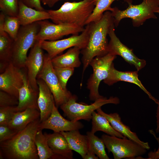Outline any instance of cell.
I'll return each mask as SVG.
<instances>
[{"label":"cell","instance_id":"cell-6","mask_svg":"<svg viewBox=\"0 0 159 159\" xmlns=\"http://www.w3.org/2000/svg\"><path fill=\"white\" fill-rule=\"evenodd\" d=\"M77 99V96L72 95L66 102L60 106L64 115L73 121L81 120L89 121L93 112L103 105L108 104H117L120 102L117 97L113 96L108 99L103 97L89 105L78 103L76 102Z\"/></svg>","mask_w":159,"mask_h":159},{"label":"cell","instance_id":"cell-13","mask_svg":"<svg viewBox=\"0 0 159 159\" xmlns=\"http://www.w3.org/2000/svg\"><path fill=\"white\" fill-rule=\"evenodd\" d=\"M115 27L114 24L111 26L108 33L110 40L108 44V53L115 56L118 55L121 56L126 61L134 65L138 71L140 70L146 65V61L138 58L133 53L132 49L121 42L115 34Z\"/></svg>","mask_w":159,"mask_h":159},{"label":"cell","instance_id":"cell-40","mask_svg":"<svg viewBox=\"0 0 159 159\" xmlns=\"http://www.w3.org/2000/svg\"><path fill=\"white\" fill-rule=\"evenodd\" d=\"M156 114L157 127L155 130V132L156 133H159V104L158 105Z\"/></svg>","mask_w":159,"mask_h":159},{"label":"cell","instance_id":"cell-37","mask_svg":"<svg viewBox=\"0 0 159 159\" xmlns=\"http://www.w3.org/2000/svg\"><path fill=\"white\" fill-rule=\"evenodd\" d=\"M149 132L152 134L157 141L158 147L157 150L155 149L154 151H150L148 154V159H159V137H157L155 132L152 130H149Z\"/></svg>","mask_w":159,"mask_h":159},{"label":"cell","instance_id":"cell-7","mask_svg":"<svg viewBox=\"0 0 159 159\" xmlns=\"http://www.w3.org/2000/svg\"><path fill=\"white\" fill-rule=\"evenodd\" d=\"M101 138L108 153H112L114 159H132L147 152L146 149L126 137L121 138L104 134Z\"/></svg>","mask_w":159,"mask_h":159},{"label":"cell","instance_id":"cell-34","mask_svg":"<svg viewBox=\"0 0 159 159\" xmlns=\"http://www.w3.org/2000/svg\"><path fill=\"white\" fill-rule=\"evenodd\" d=\"M18 99L1 90L0 91V107L17 106Z\"/></svg>","mask_w":159,"mask_h":159},{"label":"cell","instance_id":"cell-33","mask_svg":"<svg viewBox=\"0 0 159 159\" xmlns=\"http://www.w3.org/2000/svg\"><path fill=\"white\" fill-rule=\"evenodd\" d=\"M16 106L0 107V125H7L16 112Z\"/></svg>","mask_w":159,"mask_h":159},{"label":"cell","instance_id":"cell-30","mask_svg":"<svg viewBox=\"0 0 159 159\" xmlns=\"http://www.w3.org/2000/svg\"><path fill=\"white\" fill-rule=\"evenodd\" d=\"M21 25L17 16L6 15L3 29L14 40L17 37Z\"/></svg>","mask_w":159,"mask_h":159},{"label":"cell","instance_id":"cell-24","mask_svg":"<svg viewBox=\"0 0 159 159\" xmlns=\"http://www.w3.org/2000/svg\"><path fill=\"white\" fill-rule=\"evenodd\" d=\"M6 15L0 14V63L8 64L11 62L14 40L3 29V25Z\"/></svg>","mask_w":159,"mask_h":159},{"label":"cell","instance_id":"cell-39","mask_svg":"<svg viewBox=\"0 0 159 159\" xmlns=\"http://www.w3.org/2000/svg\"><path fill=\"white\" fill-rule=\"evenodd\" d=\"M99 158L92 152L88 150L84 159H98Z\"/></svg>","mask_w":159,"mask_h":159},{"label":"cell","instance_id":"cell-17","mask_svg":"<svg viewBox=\"0 0 159 159\" xmlns=\"http://www.w3.org/2000/svg\"><path fill=\"white\" fill-rule=\"evenodd\" d=\"M39 90L33 88L28 80L25 71L24 83L19 90V103L16 106V112L24 111L28 108L37 109L39 110L37 103Z\"/></svg>","mask_w":159,"mask_h":159},{"label":"cell","instance_id":"cell-18","mask_svg":"<svg viewBox=\"0 0 159 159\" xmlns=\"http://www.w3.org/2000/svg\"><path fill=\"white\" fill-rule=\"evenodd\" d=\"M47 138L48 145L54 154V159H72V150L70 148L65 137L60 133H44Z\"/></svg>","mask_w":159,"mask_h":159},{"label":"cell","instance_id":"cell-25","mask_svg":"<svg viewBox=\"0 0 159 159\" xmlns=\"http://www.w3.org/2000/svg\"><path fill=\"white\" fill-rule=\"evenodd\" d=\"M81 50L77 47L69 48L65 53L51 59L53 66L74 68L79 67L81 64L79 58Z\"/></svg>","mask_w":159,"mask_h":159},{"label":"cell","instance_id":"cell-23","mask_svg":"<svg viewBox=\"0 0 159 159\" xmlns=\"http://www.w3.org/2000/svg\"><path fill=\"white\" fill-rule=\"evenodd\" d=\"M79 130L60 132L65 137L70 148L78 153L84 159L88 149L87 135L81 134Z\"/></svg>","mask_w":159,"mask_h":159},{"label":"cell","instance_id":"cell-38","mask_svg":"<svg viewBox=\"0 0 159 159\" xmlns=\"http://www.w3.org/2000/svg\"><path fill=\"white\" fill-rule=\"evenodd\" d=\"M69 0H41L43 4L49 7H53L58 2L61 1H68Z\"/></svg>","mask_w":159,"mask_h":159},{"label":"cell","instance_id":"cell-9","mask_svg":"<svg viewBox=\"0 0 159 159\" xmlns=\"http://www.w3.org/2000/svg\"><path fill=\"white\" fill-rule=\"evenodd\" d=\"M37 79L44 80L51 90L57 107L66 102L72 95L70 92L62 87L55 73L51 59L47 53L44 54L43 68L38 74Z\"/></svg>","mask_w":159,"mask_h":159},{"label":"cell","instance_id":"cell-1","mask_svg":"<svg viewBox=\"0 0 159 159\" xmlns=\"http://www.w3.org/2000/svg\"><path fill=\"white\" fill-rule=\"evenodd\" d=\"M40 118L31 122L11 138L0 143V159H38L35 138Z\"/></svg>","mask_w":159,"mask_h":159},{"label":"cell","instance_id":"cell-19","mask_svg":"<svg viewBox=\"0 0 159 159\" xmlns=\"http://www.w3.org/2000/svg\"><path fill=\"white\" fill-rule=\"evenodd\" d=\"M37 81L39 90L37 103L41 122L50 116L55 102L52 94L44 81L40 79H37Z\"/></svg>","mask_w":159,"mask_h":159},{"label":"cell","instance_id":"cell-32","mask_svg":"<svg viewBox=\"0 0 159 159\" xmlns=\"http://www.w3.org/2000/svg\"><path fill=\"white\" fill-rule=\"evenodd\" d=\"M54 67L62 87L64 90H67L66 85L67 82L69 79L73 74L74 68L57 67Z\"/></svg>","mask_w":159,"mask_h":159},{"label":"cell","instance_id":"cell-12","mask_svg":"<svg viewBox=\"0 0 159 159\" xmlns=\"http://www.w3.org/2000/svg\"><path fill=\"white\" fill-rule=\"evenodd\" d=\"M25 71L10 62L4 71L0 73V90L18 99L19 90L24 83Z\"/></svg>","mask_w":159,"mask_h":159},{"label":"cell","instance_id":"cell-21","mask_svg":"<svg viewBox=\"0 0 159 159\" xmlns=\"http://www.w3.org/2000/svg\"><path fill=\"white\" fill-rule=\"evenodd\" d=\"M21 26H25L39 21L50 19L47 11H39L29 7L19 0L17 15Z\"/></svg>","mask_w":159,"mask_h":159},{"label":"cell","instance_id":"cell-5","mask_svg":"<svg viewBox=\"0 0 159 159\" xmlns=\"http://www.w3.org/2000/svg\"><path fill=\"white\" fill-rule=\"evenodd\" d=\"M40 28L38 21L20 27L14 40L12 50L11 62L16 67L25 68L27 52L37 41L36 37Z\"/></svg>","mask_w":159,"mask_h":159},{"label":"cell","instance_id":"cell-10","mask_svg":"<svg viewBox=\"0 0 159 159\" xmlns=\"http://www.w3.org/2000/svg\"><path fill=\"white\" fill-rule=\"evenodd\" d=\"M89 24L80 34L74 35L68 38L55 41H41V46L52 59L67 49L77 47L81 50L86 46L89 35Z\"/></svg>","mask_w":159,"mask_h":159},{"label":"cell","instance_id":"cell-14","mask_svg":"<svg viewBox=\"0 0 159 159\" xmlns=\"http://www.w3.org/2000/svg\"><path fill=\"white\" fill-rule=\"evenodd\" d=\"M41 41H37L31 48L25 63L27 77L29 82L34 89L39 90L37 76L44 64V54L41 46Z\"/></svg>","mask_w":159,"mask_h":159},{"label":"cell","instance_id":"cell-20","mask_svg":"<svg viewBox=\"0 0 159 159\" xmlns=\"http://www.w3.org/2000/svg\"><path fill=\"white\" fill-rule=\"evenodd\" d=\"M97 112L105 117L108 120L113 127L124 137L131 140L140 145L147 150L150 147L148 143L141 140L136 133L132 132L129 127L122 122L121 117L117 113L107 114L102 110L101 107L97 110Z\"/></svg>","mask_w":159,"mask_h":159},{"label":"cell","instance_id":"cell-29","mask_svg":"<svg viewBox=\"0 0 159 159\" xmlns=\"http://www.w3.org/2000/svg\"><path fill=\"white\" fill-rule=\"evenodd\" d=\"M118 0H96L94 2L95 8L87 20L86 25L99 21L106 11H112L113 9V8L111 7L112 4L114 1Z\"/></svg>","mask_w":159,"mask_h":159},{"label":"cell","instance_id":"cell-42","mask_svg":"<svg viewBox=\"0 0 159 159\" xmlns=\"http://www.w3.org/2000/svg\"><path fill=\"white\" fill-rule=\"evenodd\" d=\"M156 13H159V9L156 11Z\"/></svg>","mask_w":159,"mask_h":159},{"label":"cell","instance_id":"cell-36","mask_svg":"<svg viewBox=\"0 0 159 159\" xmlns=\"http://www.w3.org/2000/svg\"><path fill=\"white\" fill-rule=\"evenodd\" d=\"M24 4L29 7L34 8L39 11L45 10L41 4L40 0H19Z\"/></svg>","mask_w":159,"mask_h":159},{"label":"cell","instance_id":"cell-35","mask_svg":"<svg viewBox=\"0 0 159 159\" xmlns=\"http://www.w3.org/2000/svg\"><path fill=\"white\" fill-rule=\"evenodd\" d=\"M18 132L13 130L8 125H0V143L10 139Z\"/></svg>","mask_w":159,"mask_h":159},{"label":"cell","instance_id":"cell-26","mask_svg":"<svg viewBox=\"0 0 159 159\" xmlns=\"http://www.w3.org/2000/svg\"><path fill=\"white\" fill-rule=\"evenodd\" d=\"M91 120L92 126L91 131L93 133L98 131H101L110 135L121 138L126 137L116 131L106 118L98 112H93Z\"/></svg>","mask_w":159,"mask_h":159},{"label":"cell","instance_id":"cell-28","mask_svg":"<svg viewBox=\"0 0 159 159\" xmlns=\"http://www.w3.org/2000/svg\"><path fill=\"white\" fill-rule=\"evenodd\" d=\"M35 143L39 159H54V154L49 147L46 137L42 130H39L35 136Z\"/></svg>","mask_w":159,"mask_h":159},{"label":"cell","instance_id":"cell-2","mask_svg":"<svg viewBox=\"0 0 159 159\" xmlns=\"http://www.w3.org/2000/svg\"><path fill=\"white\" fill-rule=\"evenodd\" d=\"M114 24V18L110 11L105 12L99 21L89 24L88 42L86 47L81 50L83 65L82 75L95 57L108 53L107 36Z\"/></svg>","mask_w":159,"mask_h":159},{"label":"cell","instance_id":"cell-15","mask_svg":"<svg viewBox=\"0 0 159 159\" xmlns=\"http://www.w3.org/2000/svg\"><path fill=\"white\" fill-rule=\"evenodd\" d=\"M84 127L83 124L79 121H73L63 117L59 113L55 103L50 116L45 120L40 122L39 126V130L48 129L58 132L79 130Z\"/></svg>","mask_w":159,"mask_h":159},{"label":"cell","instance_id":"cell-11","mask_svg":"<svg viewBox=\"0 0 159 159\" xmlns=\"http://www.w3.org/2000/svg\"><path fill=\"white\" fill-rule=\"evenodd\" d=\"M40 29L36 36L37 41H55L64 36L78 35L85 29L84 27L76 25L56 24L47 20L38 21Z\"/></svg>","mask_w":159,"mask_h":159},{"label":"cell","instance_id":"cell-41","mask_svg":"<svg viewBox=\"0 0 159 159\" xmlns=\"http://www.w3.org/2000/svg\"><path fill=\"white\" fill-rule=\"evenodd\" d=\"M88 0L91 2H94L96 0Z\"/></svg>","mask_w":159,"mask_h":159},{"label":"cell","instance_id":"cell-3","mask_svg":"<svg viewBox=\"0 0 159 159\" xmlns=\"http://www.w3.org/2000/svg\"><path fill=\"white\" fill-rule=\"evenodd\" d=\"M95 7L94 3L88 0L67 1L58 9L47 11L50 19L55 24H72L84 27Z\"/></svg>","mask_w":159,"mask_h":159},{"label":"cell","instance_id":"cell-27","mask_svg":"<svg viewBox=\"0 0 159 159\" xmlns=\"http://www.w3.org/2000/svg\"><path fill=\"white\" fill-rule=\"evenodd\" d=\"M88 142V150L95 153L100 159H109L105 150V145L102 138H100L91 131L86 133Z\"/></svg>","mask_w":159,"mask_h":159},{"label":"cell","instance_id":"cell-4","mask_svg":"<svg viewBox=\"0 0 159 159\" xmlns=\"http://www.w3.org/2000/svg\"><path fill=\"white\" fill-rule=\"evenodd\" d=\"M127 3L128 6L125 9L121 10L115 7L111 11L115 27L125 18L131 19L133 26L137 27L142 25L148 19L157 18L155 14L159 8L157 0H143L141 3L135 5L129 1Z\"/></svg>","mask_w":159,"mask_h":159},{"label":"cell","instance_id":"cell-22","mask_svg":"<svg viewBox=\"0 0 159 159\" xmlns=\"http://www.w3.org/2000/svg\"><path fill=\"white\" fill-rule=\"evenodd\" d=\"M40 117L39 110L35 108H28L24 111L15 112L7 125L13 130L19 132Z\"/></svg>","mask_w":159,"mask_h":159},{"label":"cell","instance_id":"cell-31","mask_svg":"<svg viewBox=\"0 0 159 159\" xmlns=\"http://www.w3.org/2000/svg\"><path fill=\"white\" fill-rule=\"evenodd\" d=\"M19 0H0V9L6 15L17 16Z\"/></svg>","mask_w":159,"mask_h":159},{"label":"cell","instance_id":"cell-8","mask_svg":"<svg viewBox=\"0 0 159 159\" xmlns=\"http://www.w3.org/2000/svg\"><path fill=\"white\" fill-rule=\"evenodd\" d=\"M116 56L108 53L105 55L95 57L90 62V65L92 67L93 72L87 83L90 100L95 101L103 97L99 92V85L100 82L108 77L110 67Z\"/></svg>","mask_w":159,"mask_h":159},{"label":"cell","instance_id":"cell-16","mask_svg":"<svg viewBox=\"0 0 159 159\" xmlns=\"http://www.w3.org/2000/svg\"><path fill=\"white\" fill-rule=\"evenodd\" d=\"M138 71L122 72L116 70L113 63L110 67L107 77L104 82L109 85H111L119 81H124L134 84L138 86L148 96L149 98L158 105L159 101L154 97L144 87L138 78Z\"/></svg>","mask_w":159,"mask_h":159},{"label":"cell","instance_id":"cell-43","mask_svg":"<svg viewBox=\"0 0 159 159\" xmlns=\"http://www.w3.org/2000/svg\"><path fill=\"white\" fill-rule=\"evenodd\" d=\"M159 4V0H157Z\"/></svg>","mask_w":159,"mask_h":159}]
</instances>
